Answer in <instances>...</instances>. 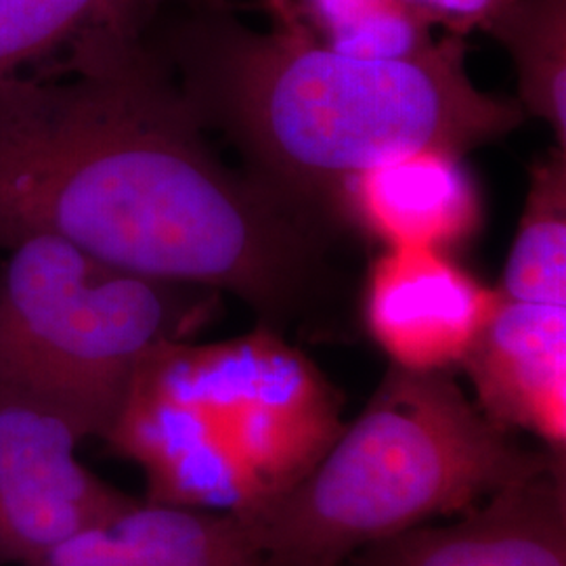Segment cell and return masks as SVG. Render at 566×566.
<instances>
[{"instance_id":"12","label":"cell","mask_w":566,"mask_h":566,"mask_svg":"<svg viewBox=\"0 0 566 566\" xmlns=\"http://www.w3.org/2000/svg\"><path fill=\"white\" fill-rule=\"evenodd\" d=\"M156 0H0V82L99 34H143Z\"/></svg>"},{"instance_id":"10","label":"cell","mask_w":566,"mask_h":566,"mask_svg":"<svg viewBox=\"0 0 566 566\" xmlns=\"http://www.w3.org/2000/svg\"><path fill=\"white\" fill-rule=\"evenodd\" d=\"M353 221L388 248L446 250L481 223V198L462 156L418 149L374 164L338 196Z\"/></svg>"},{"instance_id":"11","label":"cell","mask_w":566,"mask_h":566,"mask_svg":"<svg viewBox=\"0 0 566 566\" xmlns=\"http://www.w3.org/2000/svg\"><path fill=\"white\" fill-rule=\"evenodd\" d=\"M36 566H263L238 514L133 500Z\"/></svg>"},{"instance_id":"6","label":"cell","mask_w":566,"mask_h":566,"mask_svg":"<svg viewBox=\"0 0 566 566\" xmlns=\"http://www.w3.org/2000/svg\"><path fill=\"white\" fill-rule=\"evenodd\" d=\"M84 441L57 407L0 385V560L36 566L133 502L82 464Z\"/></svg>"},{"instance_id":"1","label":"cell","mask_w":566,"mask_h":566,"mask_svg":"<svg viewBox=\"0 0 566 566\" xmlns=\"http://www.w3.org/2000/svg\"><path fill=\"white\" fill-rule=\"evenodd\" d=\"M30 238L269 315L313 263L301 217L214 156L143 34L81 42L57 78L0 82V252Z\"/></svg>"},{"instance_id":"13","label":"cell","mask_w":566,"mask_h":566,"mask_svg":"<svg viewBox=\"0 0 566 566\" xmlns=\"http://www.w3.org/2000/svg\"><path fill=\"white\" fill-rule=\"evenodd\" d=\"M277 25L359 60H411L437 42L403 0H269Z\"/></svg>"},{"instance_id":"9","label":"cell","mask_w":566,"mask_h":566,"mask_svg":"<svg viewBox=\"0 0 566 566\" xmlns=\"http://www.w3.org/2000/svg\"><path fill=\"white\" fill-rule=\"evenodd\" d=\"M462 367L495 424L566 443V306L507 301L489 317Z\"/></svg>"},{"instance_id":"4","label":"cell","mask_w":566,"mask_h":566,"mask_svg":"<svg viewBox=\"0 0 566 566\" xmlns=\"http://www.w3.org/2000/svg\"><path fill=\"white\" fill-rule=\"evenodd\" d=\"M554 465L486 418L447 371L390 365L359 418L298 485L238 516L263 566H340Z\"/></svg>"},{"instance_id":"5","label":"cell","mask_w":566,"mask_h":566,"mask_svg":"<svg viewBox=\"0 0 566 566\" xmlns=\"http://www.w3.org/2000/svg\"><path fill=\"white\" fill-rule=\"evenodd\" d=\"M0 264V385L57 407L105 439L143 359L187 340L208 313L202 287L151 280L53 238Z\"/></svg>"},{"instance_id":"16","label":"cell","mask_w":566,"mask_h":566,"mask_svg":"<svg viewBox=\"0 0 566 566\" xmlns=\"http://www.w3.org/2000/svg\"><path fill=\"white\" fill-rule=\"evenodd\" d=\"M418 11L430 25L441 23L455 34L470 30H485L510 0H403Z\"/></svg>"},{"instance_id":"3","label":"cell","mask_w":566,"mask_h":566,"mask_svg":"<svg viewBox=\"0 0 566 566\" xmlns=\"http://www.w3.org/2000/svg\"><path fill=\"white\" fill-rule=\"evenodd\" d=\"M343 428L317 365L263 329L151 350L103 441L142 468L147 502L252 514L298 485Z\"/></svg>"},{"instance_id":"7","label":"cell","mask_w":566,"mask_h":566,"mask_svg":"<svg viewBox=\"0 0 566 566\" xmlns=\"http://www.w3.org/2000/svg\"><path fill=\"white\" fill-rule=\"evenodd\" d=\"M500 303L446 250L388 248L371 264L365 325L392 365L449 371L462 365Z\"/></svg>"},{"instance_id":"15","label":"cell","mask_w":566,"mask_h":566,"mask_svg":"<svg viewBox=\"0 0 566 566\" xmlns=\"http://www.w3.org/2000/svg\"><path fill=\"white\" fill-rule=\"evenodd\" d=\"M485 30L514 61L516 102L546 120L566 149V0H510Z\"/></svg>"},{"instance_id":"2","label":"cell","mask_w":566,"mask_h":566,"mask_svg":"<svg viewBox=\"0 0 566 566\" xmlns=\"http://www.w3.org/2000/svg\"><path fill=\"white\" fill-rule=\"evenodd\" d=\"M163 57L203 126L238 143L292 210L338 203L374 164L418 149L464 156L526 118L470 81L458 39L411 60H359L280 25L206 18L182 23Z\"/></svg>"},{"instance_id":"14","label":"cell","mask_w":566,"mask_h":566,"mask_svg":"<svg viewBox=\"0 0 566 566\" xmlns=\"http://www.w3.org/2000/svg\"><path fill=\"white\" fill-rule=\"evenodd\" d=\"M497 292L507 301L566 306V149L533 166L525 212Z\"/></svg>"},{"instance_id":"8","label":"cell","mask_w":566,"mask_h":566,"mask_svg":"<svg viewBox=\"0 0 566 566\" xmlns=\"http://www.w3.org/2000/svg\"><path fill=\"white\" fill-rule=\"evenodd\" d=\"M340 566H566L565 479L554 465L500 489L451 525L409 528Z\"/></svg>"}]
</instances>
